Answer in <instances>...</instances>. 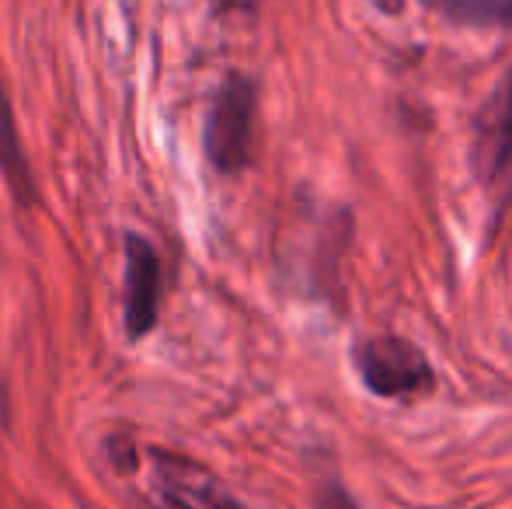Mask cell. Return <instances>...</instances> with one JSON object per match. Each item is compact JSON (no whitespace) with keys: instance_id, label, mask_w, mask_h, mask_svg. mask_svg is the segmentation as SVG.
Returning a JSON list of instances; mask_svg holds the SVG:
<instances>
[{"instance_id":"cell-3","label":"cell","mask_w":512,"mask_h":509,"mask_svg":"<svg viewBox=\"0 0 512 509\" xmlns=\"http://www.w3.org/2000/svg\"><path fill=\"white\" fill-rule=\"evenodd\" d=\"M122 314H126V335L143 339L157 328L161 314V258L143 234H126V297H122Z\"/></svg>"},{"instance_id":"cell-1","label":"cell","mask_w":512,"mask_h":509,"mask_svg":"<svg viewBox=\"0 0 512 509\" xmlns=\"http://www.w3.org/2000/svg\"><path fill=\"white\" fill-rule=\"evenodd\" d=\"M255 140V84L244 74L223 77L213 105H209L203 147L220 175H241L251 164Z\"/></svg>"},{"instance_id":"cell-2","label":"cell","mask_w":512,"mask_h":509,"mask_svg":"<svg viewBox=\"0 0 512 509\" xmlns=\"http://www.w3.org/2000/svg\"><path fill=\"white\" fill-rule=\"evenodd\" d=\"M352 360H356L363 384L380 398H411L432 387V370L425 356L411 342L394 339V335L359 342Z\"/></svg>"},{"instance_id":"cell-7","label":"cell","mask_w":512,"mask_h":509,"mask_svg":"<svg viewBox=\"0 0 512 509\" xmlns=\"http://www.w3.org/2000/svg\"><path fill=\"white\" fill-rule=\"evenodd\" d=\"M509 105H512V81H509Z\"/></svg>"},{"instance_id":"cell-5","label":"cell","mask_w":512,"mask_h":509,"mask_svg":"<svg viewBox=\"0 0 512 509\" xmlns=\"http://www.w3.org/2000/svg\"><path fill=\"white\" fill-rule=\"evenodd\" d=\"M157 468H161V478L185 492V496L196 503V509H244L237 499H230L227 492H220L213 482L192 464L178 461V457H157Z\"/></svg>"},{"instance_id":"cell-4","label":"cell","mask_w":512,"mask_h":509,"mask_svg":"<svg viewBox=\"0 0 512 509\" xmlns=\"http://www.w3.org/2000/svg\"><path fill=\"white\" fill-rule=\"evenodd\" d=\"M0 175H4L7 189L14 192L18 203H32L35 196V182H32V164L25 157V147H21L18 136V123H14V109L7 102V91L0 84Z\"/></svg>"},{"instance_id":"cell-6","label":"cell","mask_w":512,"mask_h":509,"mask_svg":"<svg viewBox=\"0 0 512 509\" xmlns=\"http://www.w3.org/2000/svg\"><path fill=\"white\" fill-rule=\"evenodd\" d=\"M255 0H213L216 11H241V7H251Z\"/></svg>"}]
</instances>
